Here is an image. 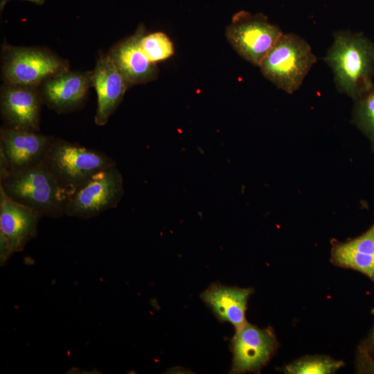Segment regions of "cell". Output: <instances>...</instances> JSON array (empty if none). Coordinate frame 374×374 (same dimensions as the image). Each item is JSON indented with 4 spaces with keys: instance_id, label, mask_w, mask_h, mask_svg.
<instances>
[{
    "instance_id": "ba28073f",
    "label": "cell",
    "mask_w": 374,
    "mask_h": 374,
    "mask_svg": "<svg viewBox=\"0 0 374 374\" xmlns=\"http://www.w3.org/2000/svg\"><path fill=\"white\" fill-rule=\"evenodd\" d=\"M44 216L39 211L17 202L0 188V260L3 265L37 235Z\"/></svg>"
},
{
    "instance_id": "52a82bcc",
    "label": "cell",
    "mask_w": 374,
    "mask_h": 374,
    "mask_svg": "<svg viewBox=\"0 0 374 374\" xmlns=\"http://www.w3.org/2000/svg\"><path fill=\"white\" fill-rule=\"evenodd\" d=\"M283 33L264 15L243 11L233 16L225 31L226 39L237 53L258 66Z\"/></svg>"
},
{
    "instance_id": "277c9868",
    "label": "cell",
    "mask_w": 374,
    "mask_h": 374,
    "mask_svg": "<svg viewBox=\"0 0 374 374\" xmlns=\"http://www.w3.org/2000/svg\"><path fill=\"white\" fill-rule=\"evenodd\" d=\"M317 60L304 39L293 33H283L259 67L265 78L292 93L301 86Z\"/></svg>"
},
{
    "instance_id": "8992f818",
    "label": "cell",
    "mask_w": 374,
    "mask_h": 374,
    "mask_svg": "<svg viewBox=\"0 0 374 374\" xmlns=\"http://www.w3.org/2000/svg\"><path fill=\"white\" fill-rule=\"evenodd\" d=\"M123 184L116 166L98 172L69 197L65 215L89 219L115 208L124 193Z\"/></svg>"
},
{
    "instance_id": "e0dca14e",
    "label": "cell",
    "mask_w": 374,
    "mask_h": 374,
    "mask_svg": "<svg viewBox=\"0 0 374 374\" xmlns=\"http://www.w3.org/2000/svg\"><path fill=\"white\" fill-rule=\"evenodd\" d=\"M344 362L326 355H307L285 366L284 373L288 374L334 373Z\"/></svg>"
},
{
    "instance_id": "7402d4cb",
    "label": "cell",
    "mask_w": 374,
    "mask_h": 374,
    "mask_svg": "<svg viewBox=\"0 0 374 374\" xmlns=\"http://www.w3.org/2000/svg\"><path fill=\"white\" fill-rule=\"evenodd\" d=\"M11 0H0V10L1 11L3 9L5 5ZM25 1H31L34 3H36V4H38V5H42L44 3V1L45 0H25Z\"/></svg>"
},
{
    "instance_id": "9c48e42d",
    "label": "cell",
    "mask_w": 374,
    "mask_h": 374,
    "mask_svg": "<svg viewBox=\"0 0 374 374\" xmlns=\"http://www.w3.org/2000/svg\"><path fill=\"white\" fill-rule=\"evenodd\" d=\"M278 346L271 328H259L248 322L230 342L233 354L231 373H259L269 362Z\"/></svg>"
},
{
    "instance_id": "5b68a950",
    "label": "cell",
    "mask_w": 374,
    "mask_h": 374,
    "mask_svg": "<svg viewBox=\"0 0 374 374\" xmlns=\"http://www.w3.org/2000/svg\"><path fill=\"white\" fill-rule=\"evenodd\" d=\"M67 70L68 63L46 48L3 46L2 77L5 83L38 87Z\"/></svg>"
},
{
    "instance_id": "ac0fdd59",
    "label": "cell",
    "mask_w": 374,
    "mask_h": 374,
    "mask_svg": "<svg viewBox=\"0 0 374 374\" xmlns=\"http://www.w3.org/2000/svg\"><path fill=\"white\" fill-rule=\"evenodd\" d=\"M355 101L353 121L368 137L374 150V85Z\"/></svg>"
},
{
    "instance_id": "7a4b0ae2",
    "label": "cell",
    "mask_w": 374,
    "mask_h": 374,
    "mask_svg": "<svg viewBox=\"0 0 374 374\" xmlns=\"http://www.w3.org/2000/svg\"><path fill=\"white\" fill-rule=\"evenodd\" d=\"M0 188L11 199L51 217L65 215L69 194L44 161L1 177Z\"/></svg>"
},
{
    "instance_id": "44dd1931",
    "label": "cell",
    "mask_w": 374,
    "mask_h": 374,
    "mask_svg": "<svg viewBox=\"0 0 374 374\" xmlns=\"http://www.w3.org/2000/svg\"><path fill=\"white\" fill-rule=\"evenodd\" d=\"M370 354L374 355V326L371 330L367 339L363 343Z\"/></svg>"
},
{
    "instance_id": "5bb4252c",
    "label": "cell",
    "mask_w": 374,
    "mask_h": 374,
    "mask_svg": "<svg viewBox=\"0 0 374 374\" xmlns=\"http://www.w3.org/2000/svg\"><path fill=\"white\" fill-rule=\"evenodd\" d=\"M91 71H63L46 80L41 91L42 100L51 109L62 113L79 107L91 86Z\"/></svg>"
},
{
    "instance_id": "3957f363",
    "label": "cell",
    "mask_w": 374,
    "mask_h": 374,
    "mask_svg": "<svg viewBox=\"0 0 374 374\" xmlns=\"http://www.w3.org/2000/svg\"><path fill=\"white\" fill-rule=\"evenodd\" d=\"M43 161L69 196L98 172L116 166L102 152L55 138Z\"/></svg>"
},
{
    "instance_id": "603a6c76",
    "label": "cell",
    "mask_w": 374,
    "mask_h": 374,
    "mask_svg": "<svg viewBox=\"0 0 374 374\" xmlns=\"http://www.w3.org/2000/svg\"><path fill=\"white\" fill-rule=\"evenodd\" d=\"M371 314H374V308L371 310Z\"/></svg>"
},
{
    "instance_id": "8fae6325",
    "label": "cell",
    "mask_w": 374,
    "mask_h": 374,
    "mask_svg": "<svg viewBox=\"0 0 374 374\" xmlns=\"http://www.w3.org/2000/svg\"><path fill=\"white\" fill-rule=\"evenodd\" d=\"M42 100L37 86L5 83L1 89L0 102L7 127L37 132Z\"/></svg>"
},
{
    "instance_id": "7c38bea8",
    "label": "cell",
    "mask_w": 374,
    "mask_h": 374,
    "mask_svg": "<svg viewBox=\"0 0 374 374\" xmlns=\"http://www.w3.org/2000/svg\"><path fill=\"white\" fill-rule=\"evenodd\" d=\"M91 80L98 98L95 123L104 125L121 103L130 86L107 55L98 58L91 71Z\"/></svg>"
},
{
    "instance_id": "6da1fadb",
    "label": "cell",
    "mask_w": 374,
    "mask_h": 374,
    "mask_svg": "<svg viewBox=\"0 0 374 374\" xmlns=\"http://www.w3.org/2000/svg\"><path fill=\"white\" fill-rule=\"evenodd\" d=\"M324 60L338 91L354 100L374 85V43L362 33L336 31Z\"/></svg>"
},
{
    "instance_id": "9a60e30c",
    "label": "cell",
    "mask_w": 374,
    "mask_h": 374,
    "mask_svg": "<svg viewBox=\"0 0 374 374\" xmlns=\"http://www.w3.org/2000/svg\"><path fill=\"white\" fill-rule=\"evenodd\" d=\"M253 292L251 287L242 288L212 283L201 294L200 297L218 321L231 323L237 330L247 323L245 317L247 303Z\"/></svg>"
},
{
    "instance_id": "4fadbf2b",
    "label": "cell",
    "mask_w": 374,
    "mask_h": 374,
    "mask_svg": "<svg viewBox=\"0 0 374 374\" xmlns=\"http://www.w3.org/2000/svg\"><path fill=\"white\" fill-rule=\"evenodd\" d=\"M144 32L143 26L140 25L133 35L117 43L107 54L130 87L150 82L158 74L155 63L149 60L140 46Z\"/></svg>"
},
{
    "instance_id": "30bf717a",
    "label": "cell",
    "mask_w": 374,
    "mask_h": 374,
    "mask_svg": "<svg viewBox=\"0 0 374 374\" xmlns=\"http://www.w3.org/2000/svg\"><path fill=\"white\" fill-rule=\"evenodd\" d=\"M54 139L37 132L1 127V177L43 161Z\"/></svg>"
},
{
    "instance_id": "ffe728a7",
    "label": "cell",
    "mask_w": 374,
    "mask_h": 374,
    "mask_svg": "<svg viewBox=\"0 0 374 374\" xmlns=\"http://www.w3.org/2000/svg\"><path fill=\"white\" fill-rule=\"evenodd\" d=\"M356 367L357 373H374V360L363 343L357 348Z\"/></svg>"
},
{
    "instance_id": "2e32d148",
    "label": "cell",
    "mask_w": 374,
    "mask_h": 374,
    "mask_svg": "<svg viewBox=\"0 0 374 374\" xmlns=\"http://www.w3.org/2000/svg\"><path fill=\"white\" fill-rule=\"evenodd\" d=\"M331 262L359 271L374 283V224L359 236L341 242L331 241Z\"/></svg>"
},
{
    "instance_id": "d6986e66",
    "label": "cell",
    "mask_w": 374,
    "mask_h": 374,
    "mask_svg": "<svg viewBox=\"0 0 374 374\" xmlns=\"http://www.w3.org/2000/svg\"><path fill=\"white\" fill-rule=\"evenodd\" d=\"M140 46L149 60L153 63L166 60L174 54V46L170 38L162 32L142 34Z\"/></svg>"
}]
</instances>
